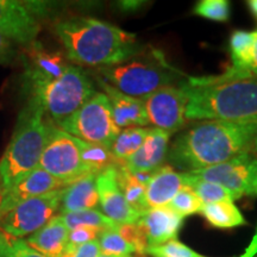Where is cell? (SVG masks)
I'll list each match as a JSON object with an SVG mask.
<instances>
[{"label":"cell","instance_id":"obj_37","mask_svg":"<svg viewBox=\"0 0 257 257\" xmlns=\"http://www.w3.org/2000/svg\"><path fill=\"white\" fill-rule=\"evenodd\" d=\"M250 73L252 75H257V31H255V40H253L251 62H250Z\"/></svg>","mask_w":257,"mask_h":257},{"label":"cell","instance_id":"obj_13","mask_svg":"<svg viewBox=\"0 0 257 257\" xmlns=\"http://www.w3.org/2000/svg\"><path fill=\"white\" fill-rule=\"evenodd\" d=\"M62 182L47 173L40 167L29 174L22 176L10 187L2 192L0 195V216L17 206L28 199L40 197L47 193L64 188Z\"/></svg>","mask_w":257,"mask_h":257},{"label":"cell","instance_id":"obj_8","mask_svg":"<svg viewBox=\"0 0 257 257\" xmlns=\"http://www.w3.org/2000/svg\"><path fill=\"white\" fill-rule=\"evenodd\" d=\"M38 167L53 175L64 186L89 175V172L82 162L78 140L64 133L51 121L49 135Z\"/></svg>","mask_w":257,"mask_h":257},{"label":"cell","instance_id":"obj_40","mask_svg":"<svg viewBox=\"0 0 257 257\" xmlns=\"http://www.w3.org/2000/svg\"><path fill=\"white\" fill-rule=\"evenodd\" d=\"M248 5L249 9L251 10L252 15L257 18V0H250V2H248Z\"/></svg>","mask_w":257,"mask_h":257},{"label":"cell","instance_id":"obj_42","mask_svg":"<svg viewBox=\"0 0 257 257\" xmlns=\"http://www.w3.org/2000/svg\"><path fill=\"white\" fill-rule=\"evenodd\" d=\"M251 195H257V185L255 186V188H253V191H252V194Z\"/></svg>","mask_w":257,"mask_h":257},{"label":"cell","instance_id":"obj_16","mask_svg":"<svg viewBox=\"0 0 257 257\" xmlns=\"http://www.w3.org/2000/svg\"><path fill=\"white\" fill-rule=\"evenodd\" d=\"M170 134L159 128H149L146 141L133 156L121 165L133 173L153 174L162 167L163 161L168 155Z\"/></svg>","mask_w":257,"mask_h":257},{"label":"cell","instance_id":"obj_23","mask_svg":"<svg viewBox=\"0 0 257 257\" xmlns=\"http://www.w3.org/2000/svg\"><path fill=\"white\" fill-rule=\"evenodd\" d=\"M255 31H234L230 38V53L232 59V70L242 75H252L250 73Z\"/></svg>","mask_w":257,"mask_h":257},{"label":"cell","instance_id":"obj_19","mask_svg":"<svg viewBox=\"0 0 257 257\" xmlns=\"http://www.w3.org/2000/svg\"><path fill=\"white\" fill-rule=\"evenodd\" d=\"M69 230L61 216H54L40 230L29 236L25 242L46 257H61L68 244Z\"/></svg>","mask_w":257,"mask_h":257},{"label":"cell","instance_id":"obj_15","mask_svg":"<svg viewBox=\"0 0 257 257\" xmlns=\"http://www.w3.org/2000/svg\"><path fill=\"white\" fill-rule=\"evenodd\" d=\"M182 223L184 217L165 206L143 212L136 224L146 234L148 246H156L176 239Z\"/></svg>","mask_w":257,"mask_h":257},{"label":"cell","instance_id":"obj_7","mask_svg":"<svg viewBox=\"0 0 257 257\" xmlns=\"http://www.w3.org/2000/svg\"><path fill=\"white\" fill-rule=\"evenodd\" d=\"M57 127L83 142L110 149L120 128L114 124L107 96L96 92L78 111L56 124Z\"/></svg>","mask_w":257,"mask_h":257},{"label":"cell","instance_id":"obj_9","mask_svg":"<svg viewBox=\"0 0 257 257\" xmlns=\"http://www.w3.org/2000/svg\"><path fill=\"white\" fill-rule=\"evenodd\" d=\"M63 188L28 199L0 216V230L15 238H23L44 226L60 208Z\"/></svg>","mask_w":257,"mask_h":257},{"label":"cell","instance_id":"obj_14","mask_svg":"<svg viewBox=\"0 0 257 257\" xmlns=\"http://www.w3.org/2000/svg\"><path fill=\"white\" fill-rule=\"evenodd\" d=\"M41 27L24 3L0 0V32L16 43H35Z\"/></svg>","mask_w":257,"mask_h":257},{"label":"cell","instance_id":"obj_27","mask_svg":"<svg viewBox=\"0 0 257 257\" xmlns=\"http://www.w3.org/2000/svg\"><path fill=\"white\" fill-rule=\"evenodd\" d=\"M182 174H184L186 185L194 189V192L197 193L199 199L204 205L220 201H234L238 199L234 193L223 187V186L214 184V182L202 181V180H192L188 179L185 175V173H182Z\"/></svg>","mask_w":257,"mask_h":257},{"label":"cell","instance_id":"obj_25","mask_svg":"<svg viewBox=\"0 0 257 257\" xmlns=\"http://www.w3.org/2000/svg\"><path fill=\"white\" fill-rule=\"evenodd\" d=\"M76 140H78L82 162L86 166V168H87L89 174L98 175L99 173L104 172L105 169L118 165L108 148L98 146V144L83 142L79 138H76Z\"/></svg>","mask_w":257,"mask_h":257},{"label":"cell","instance_id":"obj_36","mask_svg":"<svg viewBox=\"0 0 257 257\" xmlns=\"http://www.w3.org/2000/svg\"><path fill=\"white\" fill-rule=\"evenodd\" d=\"M17 57L14 42L0 32V64H11Z\"/></svg>","mask_w":257,"mask_h":257},{"label":"cell","instance_id":"obj_21","mask_svg":"<svg viewBox=\"0 0 257 257\" xmlns=\"http://www.w3.org/2000/svg\"><path fill=\"white\" fill-rule=\"evenodd\" d=\"M152 174H140L130 172L123 165H117L118 185L125 199L134 210L143 213L146 206V187Z\"/></svg>","mask_w":257,"mask_h":257},{"label":"cell","instance_id":"obj_28","mask_svg":"<svg viewBox=\"0 0 257 257\" xmlns=\"http://www.w3.org/2000/svg\"><path fill=\"white\" fill-rule=\"evenodd\" d=\"M202 206L204 204L199 199L194 189L189 186H185L184 188L180 189L178 194L168 204L169 208H172L173 211L184 218L195 213H200Z\"/></svg>","mask_w":257,"mask_h":257},{"label":"cell","instance_id":"obj_6","mask_svg":"<svg viewBox=\"0 0 257 257\" xmlns=\"http://www.w3.org/2000/svg\"><path fill=\"white\" fill-rule=\"evenodd\" d=\"M100 74L106 83L133 98L144 99L159 89L175 85V73L150 60L133 59L110 67H102Z\"/></svg>","mask_w":257,"mask_h":257},{"label":"cell","instance_id":"obj_12","mask_svg":"<svg viewBox=\"0 0 257 257\" xmlns=\"http://www.w3.org/2000/svg\"><path fill=\"white\" fill-rule=\"evenodd\" d=\"M96 189L101 212L115 224H136L142 216L125 199L118 185L117 166L110 167L96 175Z\"/></svg>","mask_w":257,"mask_h":257},{"label":"cell","instance_id":"obj_29","mask_svg":"<svg viewBox=\"0 0 257 257\" xmlns=\"http://www.w3.org/2000/svg\"><path fill=\"white\" fill-rule=\"evenodd\" d=\"M101 253L112 256H125L135 252L133 246L125 240L117 229L104 230L99 236Z\"/></svg>","mask_w":257,"mask_h":257},{"label":"cell","instance_id":"obj_10","mask_svg":"<svg viewBox=\"0 0 257 257\" xmlns=\"http://www.w3.org/2000/svg\"><path fill=\"white\" fill-rule=\"evenodd\" d=\"M185 175L192 180H202L223 186L239 199L243 195H251L257 185V156L251 153H244L219 165L185 172Z\"/></svg>","mask_w":257,"mask_h":257},{"label":"cell","instance_id":"obj_33","mask_svg":"<svg viewBox=\"0 0 257 257\" xmlns=\"http://www.w3.org/2000/svg\"><path fill=\"white\" fill-rule=\"evenodd\" d=\"M117 230L121 234V237L133 246L135 252L141 256L146 255L148 249L146 234L143 233V231L137 224L118 225Z\"/></svg>","mask_w":257,"mask_h":257},{"label":"cell","instance_id":"obj_17","mask_svg":"<svg viewBox=\"0 0 257 257\" xmlns=\"http://www.w3.org/2000/svg\"><path fill=\"white\" fill-rule=\"evenodd\" d=\"M98 83L110 101L112 118L120 130L127 127H144L149 125L143 100L124 94L101 79H99Z\"/></svg>","mask_w":257,"mask_h":257},{"label":"cell","instance_id":"obj_34","mask_svg":"<svg viewBox=\"0 0 257 257\" xmlns=\"http://www.w3.org/2000/svg\"><path fill=\"white\" fill-rule=\"evenodd\" d=\"M104 230L93 226H79L70 230L68 234L69 245H81V244L92 242L99 238Z\"/></svg>","mask_w":257,"mask_h":257},{"label":"cell","instance_id":"obj_3","mask_svg":"<svg viewBox=\"0 0 257 257\" xmlns=\"http://www.w3.org/2000/svg\"><path fill=\"white\" fill-rule=\"evenodd\" d=\"M55 32L70 61L89 67H110L137 54L136 36L92 17H72L56 24Z\"/></svg>","mask_w":257,"mask_h":257},{"label":"cell","instance_id":"obj_38","mask_svg":"<svg viewBox=\"0 0 257 257\" xmlns=\"http://www.w3.org/2000/svg\"><path fill=\"white\" fill-rule=\"evenodd\" d=\"M250 153L253 154V155L257 156V127L253 133L252 140H251V146H250Z\"/></svg>","mask_w":257,"mask_h":257},{"label":"cell","instance_id":"obj_43","mask_svg":"<svg viewBox=\"0 0 257 257\" xmlns=\"http://www.w3.org/2000/svg\"><path fill=\"white\" fill-rule=\"evenodd\" d=\"M2 192H3V189H2V185H0V195H2Z\"/></svg>","mask_w":257,"mask_h":257},{"label":"cell","instance_id":"obj_5","mask_svg":"<svg viewBox=\"0 0 257 257\" xmlns=\"http://www.w3.org/2000/svg\"><path fill=\"white\" fill-rule=\"evenodd\" d=\"M23 91L28 99H34L43 107L55 124L78 111L96 93L89 76L75 64H69L57 78L24 83Z\"/></svg>","mask_w":257,"mask_h":257},{"label":"cell","instance_id":"obj_2","mask_svg":"<svg viewBox=\"0 0 257 257\" xmlns=\"http://www.w3.org/2000/svg\"><path fill=\"white\" fill-rule=\"evenodd\" d=\"M257 123L205 120L180 135L168 152L173 165L187 172L205 169L250 153Z\"/></svg>","mask_w":257,"mask_h":257},{"label":"cell","instance_id":"obj_30","mask_svg":"<svg viewBox=\"0 0 257 257\" xmlns=\"http://www.w3.org/2000/svg\"><path fill=\"white\" fill-rule=\"evenodd\" d=\"M0 257H46L32 249L25 239L15 238L0 230Z\"/></svg>","mask_w":257,"mask_h":257},{"label":"cell","instance_id":"obj_20","mask_svg":"<svg viewBox=\"0 0 257 257\" xmlns=\"http://www.w3.org/2000/svg\"><path fill=\"white\" fill-rule=\"evenodd\" d=\"M96 205H99L96 175L89 174L63 188L60 212L61 214H64L76 211L93 210Z\"/></svg>","mask_w":257,"mask_h":257},{"label":"cell","instance_id":"obj_41","mask_svg":"<svg viewBox=\"0 0 257 257\" xmlns=\"http://www.w3.org/2000/svg\"><path fill=\"white\" fill-rule=\"evenodd\" d=\"M99 257H133L131 255H125V256H112V255H104V253H101Z\"/></svg>","mask_w":257,"mask_h":257},{"label":"cell","instance_id":"obj_26","mask_svg":"<svg viewBox=\"0 0 257 257\" xmlns=\"http://www.w3.org/2000/svg\"><path fill=\"white\" fill-rule=\"evenodd\" d=\"M62 218L64 225L69 231L79 226H93L101 230L117 229L118 224L107 218L101 211L95 210H83L70 212V213L60 214Z\"/></svg>","mask_w":257,"mask_h":257},{"label":"cell","instance_id":"obj_18","mask_svg":"<svg viewBox=\"0 0 257 257\" xmlns=\"http://www.w3.org/2000/svg\"><path fill=\"white\" fill-rule=\"evenodd\" d=\"M186 185L184 174L175 172L172 167L162 166L150 176L146 187L147 210L168 206L172 199Z\"/></svg>","mask_w":257,"mask_h":257},{"label":"cell","instance_id":"obj_11","mask_svg":"<svg viewBox=\"0 0 257 257\" xmlns=\"http://www.w3.org/2000/svg\"><path fill=\"white\" fill-rule=\"evenodd\" d=\"M187 95L184 86H167L143 100L149 124L173 134L185 123Z\"/></svg>","mask_w":257,"mask_h":257},{"label":"cell","instance_id":"obj_1","mask_svg":"<svg viewBox=\"0 0 257 257\" xmlns=\"http://www.w3.org/2000/svg\"><path fill=\"white\" fill-rule=\"evenodd\" d=\"M186 119L257 123V75L227 70L220 76L185 82Z\"/></svg>","mask_w":257,"mask_h":257},{"label":"cell","instance_id":"obj_32","mask_svg":"<svg viewBox=\"0 0 257 257\" xmlns=\"http://www.w3.org/2000/svg\"><path fill=\"white\" fill-rule=\"evenodd\" d=\"M147 253L153 257H205L188 248L184 243L179 242L178 239L169 240L161 245L148 246Z\"/></svg>","mask_w":257,"mask_h":257},{"label":"cell","instance_id":"obj_24","mask_svg":"<svg viewBox=\"0 0 257 257\" xmlns=\"http://www.w3.org/2000/svg\"><path fill=\"white\" fill-rule=\"evenodd\" d=\"M148 133H149V128L147 127H127L120 130L110 148L112 155L118 165L124 163L128 157L133 156L140 149L146 141Z\"/></svg>","mask_w":257,"mask_h":257},{"label":"cell","instance_id":"obj_31","mask_svg":"<svg viewBox=\"0 0 257 257\" xmlns=\"http://www.w3.org/2000/svg\"><path fill=\"white\" fill-rule=\"evenodd\" d=\"M197 16L216 22H226L230 17V3L226 0H201L193 10Z\"/></svg>","mask_w":257,"mask_h":257},{"label":"cell","instance_id":"obj_22","mask_svg":"<svg viewBox=\"0 0 257 257\" xmlns=\"http://www.w3.org/2000/svg\"><path fill=\"white\" fill-rule=\"evenodd\" d=\"M200 213L217 229H232L246 224L242 212L233 201H220L202 206Z\"/></svg>","mask_w":257,"mask_h":257},{"label":"cell","instance_id":"obj_39","mask_svg":"<svg viewBox=\"0 0 257 257\" xmlns=\"http://www.w3.org/2000/svg\"><path fill=\"white\" fill-rule=\"evenodd\" d=\"M256 251H257V240L251 244L250 249L245 253H244L242 257H253V255H255Z\"/></svg>","mask_w":257,"mask_h":257},{"label":"cell","instance_id":"obj_4","mask_svg":"<svg viewBox=\"0 0 257 257\" xmlns=\"http://www.w3.org/2000/svg\"><path fill=\"white\" fill-rule=\"evenodd\" d=\"M49 126L50 120L46 119L43 107L34 99H28L25 107L18 114L11 141L0 160L3 191L37 168L49 135Z\"/></svg>","mask_w":257,"mask_h":257},{"label":"cell","instance_id":"obj_35","mask_svg":"<svg viewBox=\"0 0 257 257\" xmlns=\"http://www.w3.org/2000/svg\"><path fill=\"white\" fill-rule=\"evenodd\" d=\"M101 255L99 240L81 244V245H69L67 244L66 249L61 257H99Z\"/></svg>","mask_w":257,"mask_h":257}]
</instances>
